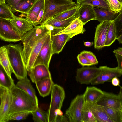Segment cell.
<instances>
[{"mask_svg":"<svg viewBox=\"0 0 122 122\" xmlns=\"http://www.w3.org/2000/svg\"><path fill=\"white\" fill-rule=\"evenodd\" d=\"M120 2L122 3V0H118Z\"/></svg>","mask_w":122,"mask_h":122,"instance_id":"52","label":"cell"},{"mask_svg":"<svg viewBox=\"0 0 122 122\" xmlns=\"http://www.w3.org/2000/svg\"><path fill=\"white\" fill-rule=\"evenodd\" d=\"M105 0L111 10L118 13L122 10V3L118 0Z\"/></svg>","mask_w":122,"mask_h":122,"instance_id":"37","label":"cell"},{"mask_svg":"<svg viewBox=\"0 0 122 122\" xmlns=\"http://www.w3.org/2000/svg\"><path fill=\"white\" fill-rule=\"evenodd\" d=\"M80 54L87 59L92 65L97 64L98 63V61L96 56L91 51L84 50L82 51Z\"/></svg>","mask_w":122,"mask_h":122,"instance_id":"38","label":"cell"},{"mask_svg":"<svg viewBox=\"0 0 122 122\" xmlns=\"http://www.w3.org/2000/svg\"><path fill=\"white\" fill-rule=\"evenodd\" d=\"M117 38L116 32L113 21H111L107 33L105 43V46H110Z\"/></svg>","mask_w":122,"mask_h":122,"instance_id":"34","label":"cell"},{"mask_svg":"<svg viewBox=\"0 0 122 122\" xmlns=\"http://www.w3.org/2000/svg\"><path fill=\"white\" fill-rule=\"evenodd\" d=\"M11 91L12 98L9 116L19 112H31L35 111L38 106L31 97L15 86Z\"/></svg>","mask_w":122,"mask_h":122,"instance_id":"2","label":"cell"},{"mask_svg":"<svg viewBox=\"0 0 122 122\" xmlns=\"http://www.w3.org/2000/svg\"><path fill=\"white\" fill-rule=\"evenodd\" d=\"M51 31L46 33L41 38L33 47L31 52L28 64L26 66L27 71L33 67L35 60L44 42Z\"/></svg>","mask_w":122,"mask_h":122,"instance_id":"24","label":"cell"},{"mask_svg":"<svg viewBox=\"0 0 122 122\" xmlns=\"http://www.w3.org/2000/svg\"><path fill=\"white\" fill-rule=\"evenodd\" d=\"M5 2V0H0V3Z\"/></svg>","mask_w":122,"mask_h":122,"instance_id":"51","label":"cell"},{"mask_svg":"<svg viewBox=\"0 0 122 122\" xmlns=\"http://www.w3.org/2000/svg\"><path fill=\"white\" fill-rule=\"evenodd\" d=\"M0 86L11 91L15 86L13 80L0 64Z\"/></svg>","mask_w":122,"mask_h":122,"instance_id":"26","label":"cell"},{"mask_svg":"<svg viewBox=\"0 0 122 122\" xmlns=\"http://www.w3.org/2000/svg\"><path fill=\"white\" fill-rule=\"evenodd\" d=\"M77 58L79 63L83 66L92 65L87 59L80 54L78 55Z\"/></svg>","mask_w":122,"mask_h":122,"instance_id":"41","label":"cell"},{"mask_svg":"<svg viewBox=\"0 0 122 122\" xmlns=\"http://www.w3.org/2000/svg\"><path fill=\"white\" fill-rule=\"evenodd\" d=\"M113 21L117 38L122 35V10L119 13L118 15Z\"/></svg>","mask_w":122,"mask_h":122,"instance_id":"36","label":"cell"},{"mask_svg":"<svg viewBox=\"0 0 122 122\" xmlns=\"http://www.w3.org/2000/svg\"><path fill=\"white\" fill-rule=\"evenodd\" d=\"M5 46L13 73L17 78L19 80L27 76V71L23 57L21 44H10Z\"/></svg>","mask_w":122,"mask_h":122,"instance_id":"3","label":"cell"},{"mask_svg":"<svg viewBox=\"0 0 122 122\" xmlns=\"http://www.w3.org/2000/svg\"><path fill=\"white\" fill-rule=\"evenodd\" d=\"M69 122L66 116L63 114L57 115L55 119V122Z\"/></svg>","mask_w":122,"mask_h":122,"instance_id":"43","label":"cell"},{"mask_svg":"<svg viewBox=\"0 0 122 122\" xmlns=\"http://www.w3.org/2000/svg\"><path fill=\"white\" fill-rule=\"evenodd\" d=\"M92 108L97 122H114L101 106L94 103Z\"/></svg>","mask_w":122,"mask_h":122,"instance_id":"25","label":"cell"},{"mask_svg":"<svg viewBox=\"0 0 122 122\" xmlns=\"http://www.w3.org/2000/svg\"><path fill=\"white\" fill-rule=\"evenodd\" d=\"M32 119L36 122H48L47 112L45 111L38 106L34 111L31 112Z\"/></svg>","mask_w":122,"mask_h":122,"instance_id":"32","label":"cell"},{"mask_svg":"<svg viewBox=\"0 0 122 122\" xmlns=\"http://www.w3.org/2000/svg\"><path fill=\"white\" fill-rule=\"evenodd\" d=\"M15 16L5 2L0 3V19L10 20L13 19Z\"/></svg>","mask_w":122,"mask_h":122,"instance_id":"33","label":"cell"},{"mask_svg":"<svg viewBox=\"0 0 122 122\" xmlns=\"http://www.w3.org/2000/svg\"><path fill=\"white\" fill-rule=\"evenodd\" d=\"M103 93V91L96 87H87L83 95L85 102L95 103Z\"/></svg>","mask_w":122,"mask_h":122,"instance_id":"23","label":"cell"},{"mask_svg":"<svg viewBox=\"0 0 122 122\" xmlns=\"http://www.w3.org/2000/svg\"><path fill=\"white\" fill-rule=\"evenodd\" d=\"M0 64L2 66L9 76L12 77L11 74L13 71L5 46L0 48Z\"/></svg>","mask_w":122,"mask_h":122,"instance_id":"28","label":"cell"},{"mask_svg":"<svg viewBox=\"0 0 122 122\" xmlns=\"http://www.w3.org/2000/svg\"><path fill=\"white\" fill-rule=\"evenodd\" d=\"M111 21L100 22L96 28L94 45L95 49H100L105 47V43Z\"/></svg>","mask_w":122,"mask_h":122,"instance_id":"14","label":"cell"},{"mask_svg":"<svg viewBox=\"0 0 122 122\" xmlns=\"http://www.w3.org/2000/svg\"><path fill=\"white\" fill-rule=\"evenodd\" d=\"M93 103L85 102L83 110L81 122H97L92 108Z\"/></svg>","mask_w":122,"mask_h":122,"instance_id":"29","label":"cell"},{"mask_svg":"<svg viewBox=\"0 0 122 122\" xmlns=\"http://www.w3.org/2000/svg\"><path fill=\"white\" fill-rule=\"evenodd\" d=\"M51 99L47 111L48 122H55L58 115L63 114L61 110L65 97L63 88L56 84H54L51 92Z\"/></svg>","mask_w":122,"mask_h":122,"instance_id":"5","label":"cell"},{"mask_svg":"<svg viewBox=\"0 0 122 122\" xmlns=\"http://www.w3.org/2000/svg\"><path fill=\"white\" fill-rule=\"evenodd\" d=\"M44 12V9H42L39 12L38 15L37 20L34 23L35 25L38 24L40 25V21L43 17Z\"/></svg>","mask_w":122,"mask_h":122,"instance_id":"46","label":"cell"},{"mask_svg":"<svg viewBox=\"0 0 122 122\" xmlns=\"http://www.w3.org/2000/svg\"><path fill=\"white\" fill-rule=\"evenodd\" d=\"M114 122H122V110L101 106Z\"/></svg>","mask_w":122,"mask_h":122,"instance_id":"31","label":"cell"},{"mask_svg":"<svg viewBox=\"0 0 122 122\" xmlns=\"http://www.w3.org/2000/svg\"><path fill=\"white\" fill-rule=\"evenodd\" d=\"M101 72L92 81V85L103 84L115 77H120L122 74V70L117 67L111 68L106 66H100Z\"/></svg>","mask_w":122,"mask_h":122,"instance_id":"11","label":"cell"},{"mask_svg":"<svg viewBox=\"0 0 122 122\" xmlns=\"http://www.w3.org/2000/svg\"><path fill=\"white\" fill-rule=\"evenodd\" d=\"M70 0V1H73V0Z\"/></svg>","mask_w":122,"mask_h":122,"instance_id":"53","label":"cell"},{"mask_svg":"<svg viewBox=\"0 0 122 122\" xmlns=\"http://www.w3.org/2000/svg\"><path fill=\"white\" fill-rule=\"evenodd\" d=\"M76 3L98 8L110 10L105 0H76Z\"/></svg>","mask_w":122,"mask_h":122,"instance_id":"30","label":"cell"},{"mask_svg":"<svg viewBox=\"0 0 122 122\" xmlns=\"http://www.w3.org/2000/svg\"><path fill=\"white\" fill-rule=\"evenodd\" d=\"M78 17V11L75 15L67 19L64 20H57L51 18L43 24L49 25L54 29L63 30L67 27L75 19Z\"/></svg>","mask_w":122,"mask_h":122,"instance_id":"22","label":"cell"},{"mask_svg":"<svg viewBox=\"0 0 122 122\" xmlns=\"http://www.w3.org/2000/svg\"><path fill=\"white\" fill-rule=\"evenodd\" d=\"M81 5L66 10L54 16L52 18L57 20H64L68 18L75 15L78 11Z\"/></svg>","mask_w":122,"mask_h":122,"instance_id":"35","label":"cell"},{"mask_svg":"<svg viewBox=\"0 0 122 122\" xmlns=\"http://www.w3.org/2000/svg\"><path fill=\"white\" fill-rule=\"evenodd\" d=\"M44 0H36L29 13L33 12L38 15L41 10L44 9Z\"/></svg>","mask_w":122,"mask_h":122,"instance_id":"40","label":"cell"},{"mask_svg":"<svg viewBox=\"0 0 122 122\" xmlns=\"http://www.w3.org/2000/svg\"><path fill=\"white\" fill-rule=\"evenodd\" d=\"M0 38L5 41L15 42L21 40L22 37L9 20L0 19Z\"/></svg>","mask_w":122,"mask_h":122,"instance_id":"9","label":"cell"},{"mask_svg":"<svg viewBox=\"0 0 122 122\" xmlns=\"http://www.w3.org/2000/svg\"><path fill=\"white\" fill-rule=\"evenodd\" d=\"M56 29L53 28L51 31V39L52 55L58 54L62 50L66 43L76 35L74 33L55 34Z\"/></svg>","mask_w":122,"mask_h":122,"instance_id":"12","label":"cell"},{"mask_svg":"<svg viewBox=\"0 0 122 122\" xmlns=\"http://www.w3.org/2000/svg\"><path fill=\"white\" fill-rule=\"evenodd\" d=\"M85 103L83 95H77L72 100L65 113L69 122H81Z\"/></svg>","mask_w":122,"mask_h":122,"instance_id":"6","label":"cell"},{"mask_svg":"<svg viewBox=\"0 0 122 122\" xmlns=\"http://www.w3.org/2000/svg\"><path fill=\"white\" fill-rule=\"evenodd\" d=\"M84 45L87 47H91L94 44L93 42H91L89 41L84 42Z\"/></svg>","mask_w":122,"mask_h":122,"instance_id":"49","label":"cell"},{"mask_svg":"<svg viewBox=\"0 0 122 122\" xmlns=\"http://www.w3.org/2000/svg\"><path fill=\"white\" fill-rule=\"evenodd\" d=\"M40 95L44 97L51 92L54 84L51 77H47L40 80L35 83Z\"/></svg>","mask_w":122,"mask_h":122,"instance_id":"19","label":"cell"},{"mask_svg":"<svg viewBox=\"0 0 122 122\" xmlns=\"http://www.w3.org/2000/svg\"><path fill=\"white\" fill-rule=\"evenodd\" d=\"M27 71V74L32 82L35 83L42 79L51 77L49 68L43 64L33 66Z\"/></svg>","mask_w":122,"mask_h":122,"instance_id":"16","label":"cell"},{"mask_svg":"<svg viewBox=\"0 0 122 122\" xmlns=\"http://www.w3.org/2000/svg\"><path fill=\"white\" fill-rule=\"evenodd\" d=\"M112 84L115 86H119L120 80L117 77H115L113 78L111 80Z\"/></svg>","mask_w":122,"mask_h":122,"instance_id":"47","label":"cell"},{"mask_svg":"<svg viewBox=\"0 0 122 122\" xmlns=\"http://www.w3.org/2000/svg\"><path fill=\"white\" fill-rule=\"evenodd\" d=\"M84 24L79 18L77 17L73 20L66 28L63 30L56 29V35L63 34L74 33L76 35L83 34L85 31L83 28Z\"/></svg>","mask_w":122,"mask_h":122,"instance_id":"17","label":"cell"},{"mask_svg":"<svg viewBox=\"0 0 122 122\" xmlns=\"http://www.w3.org/2000/svg\"><path fill=\"white\" fill-rule=\"evenodd\" d=\"M12 98L11 91L0 86V122H7L9 121Z\"/></svg>","mask_w":122,"mask_h":122,"instance_id":"8","label":"cell"},{"mask_svg":"<svg viewBox=\"0 0 122 122\" xmlns=\"http://www.w3.org/2000/svg\"></svg>","mask_w":122,"mask_h":122,"instance_id":"54","label":"cell"},{"mask_svg":"<svg viewBox=\"0 0 122 122\" xmlns=\"http://www.w3.org/2000/svg\"><path fill=\"white\" fill-rule=\"evenodd\" d=\"M8 20L22 37L34 26H36L32 21L26 18H22L15 16L13 19Z\"/></svg>","mask_w":122,"mask_h":122,"instance_id":"15","label":"cell"},{"mask_svg":"<svg viewBox=\"0 0 122 122\" xmlns=\"http://www.w3.org/2000/svg\"><path fill=\"white\" fill-rule=\"evenodd\" d=\"M52 29L51 26L47 24L36 25L22 37L21 41L23 44L22 55L25 66L34 46L41 38L50 32Z\"/></svg>","mask_w":122,"mask_h":122,"instance_id":"1","label":"cell"},{"mask_svg":"<svg viewBox=\"0 0 122 122\" xmlns=\"http://www.w3.org/2000/svg\"><path fill=\"white\" fill-rule=\"evenodd\" d=\"M26 14V18L29 19L34 24L37 20L38 15L33 12H29Z\"/></svg>","mask_w":122,"mask_h":122,"instance_id":"42","label":"cell"},{"mask_svg":"<svg viewBox=\"0 0 122 122\" xmlns=\"http://www.w3.org/2000/svg\"><path fill=\"white\" fill-rule=\"evenodd\" d=\"M15 86L25 91L31 97L36 104L38 105V99L35 91L27 76L19 80L15 85Z\"/></svg>","mask_w":122,"mask_h":122,"instance_id":"20","label":"cell"},{"mask_svg":"<svg viewBox=\"0 0 122 122\" xmlns=\"http://www.w3.org/2000/svg\"><path fill=\"white\" fill-rule=\"evenodd\" d=\"M116 39L120 43H122V35L117 37Z\"/></svg>","mask_w":122,"mask_h":122,"instance_id":"50","label":"cell"},{"mask_svg":"<svg viewBox=\"0 0 122 122\" xmlns=\"http://www.w3.org/2000/svg\"></svg>","mask_w":122,"mask_h":122,"instance_id":"55","label":"cell"},{"mask_svg":"<svg viewBox=\"0 0 122 122\" xmlns=\"http://www.w3.org/2000/svg\"><path fill=\"white\" fill-rule=\"evenodd\" d=\"M101 106L122 110V93L121 87L118 94L103 92L102 95L95 102Z\"/></svg>","mask_w":122,"mask_h":122,"instance_id":"7","label":"cell"},{"mask_svg":"<svg viewBox=\"0 0 122 122\" xmlns=\"http://www.w3.org/2000/svg\"><path fill=\"white\" fill-rule=\"evenodd\" d=\"M78 13L79 19L84 25L89 21L94 20L96 17L94 7L90 5H81Z\"/></svg>","mask_w":122,"mask_h":122,"instance_id":"18","label":"cell"},{"mask_svg":"<svg viewBox=\"0 0 122 122\" xmlns=\"http://www.w3.org/2000/svg\"><path fill=\"white\" fill-rule=\"evenodd\" d=\"M31 112H23L13 114L10 116L9 120H19L25 119Z\"/></svg>","mask_w":122,"mask_h":122,"instance_id":"39","label":"cell"},{"mask_svg":"<svg viewBox=\"0 0 122 122\" xmlns=\"http://www.w3.org/2000/svg\"><path fill=\"white\" fill-rule=\"evenodd\" d=\"M115 55L118 63L117 67L119 69L122 70V56L116 54H115Z\"/></svg>","mask_w":122,"mask_h":122,"instance_id":"45","label":"cell"},{"mask_svg":"<svg viewBox=\"0 0 122 122\" xmlns=\"http://www.w3.org/2000/svg\"><path fill=\"white\" fill-rule=\"evenodd\" d=\"M79 5L68 0H44L43 14L40 25L56 15Z\"/></svg>","mask_w":122,"mask_h":122,"instance_id":"4","label":"cell"},{"mask_svg":"<svg viewBox=\"0 0 122 122\" xmlns=\"http://www.w3.org/2000/svg\"><path fill=\"white\" fill-rule=\"evenodd\" d=\"M8 6L11 10L20 0H5Z\"/></svg>","mask_w":122,"mask_h":122,"instance_id":"44","label":"cell"},{"mask_svg":"<svg viewBox=\"0 0 122 122\" xmlns=\"http://www.w3.org/2000/svg\"><path fill=\"white\" fill-rule=\"evenodd\" d=\"M50 33L51 32L44 42L35 60L33 66L39 64H43L49 68L50 61L53 55Z\"/></svg>","mask_w":122,"mask_h":122,"instance_id":"13","label":"cell"},{"mask_svg":"<svg viewBox=\"0 0 122 122\" xmlns=\"http://www.w3.org/2000/svg\"><path fill=\"white\" fill-rule=\"evenodd\" d=\"M113 52L115 54L122 56V47H119L117 49L114 50Z\"/></svg>","mask_w":122,"mask_h":122,"instance_id":"48","label":"cell"},{"mask_svg":"<svg viewBox=\"0 0 122 122\" xmlns=\"http://www.w3.org/2000/svg\"><path fill=\"white\" fill-rule=\"evenodd\" d=\"M36 0H20L11 9L13 12L28 13Z\"/></svg>","mask_w":122,"mask_h":122,"instance_id":"27","label":"cell"},{"mask_svg":"<svg viewBox=\"0 0 122 122\" xmlns=\"http://www.w3.org/2000/svg\"><path fill=\"white\" fill-rule=\"evenodd\" d=\"M96 17L95 20L99 22L105 21H113L118 15L119 13L115 12L110 10L94 7Z\"/></svg>","mask_w":122,"mask_h":122,"instance_id":"21","label":"cell"},{"mask_svg":"<svg viewBox=\"0 0 122 122\" xmlns=\"http://www.w3.org/2000/svg\"><path fill=\"white\" fill-rule=\"evenodd\" d=\"M101 70L99 68L95 66L83 67L76 70V81L81 84H88L97 76Z\"/></svg>","mask_w":122,"mask_h":122,"instance_id":"10","label":"cell"}]
</instances>
